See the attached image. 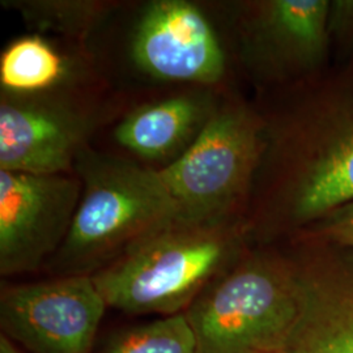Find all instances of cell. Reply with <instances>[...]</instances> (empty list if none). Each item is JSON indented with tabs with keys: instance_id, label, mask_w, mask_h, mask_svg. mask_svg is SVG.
I'll return each instance as SVG.
<instances>
[{
	"instance_id": "obj_6",
	"label": "cell",
	"mask_w": 353,
	"mask_h": 353,
	"mask_svg": "<svg viewBox=\"0 0 353 353\" xmlns=\"http://www.w3.org/2000/svg\"><path fill=\"white\" fill-rule=\"evenodd\" d=\"M330 0H259L241 7V55L256 80L279 88L331 65Z\"/></svg>"
},
{
	"instance_id": "obj_3",
	"label": "cell",
	"mask_w": 353,
	"mask_h": 353,
	"mask_svg": "<svg viewBox=\"0 0 353 353\" xmlns=\"http://www.w3.org/2000/svg\"><path fill=\"white\" fill-rule=\"evenodd\" d=\"M74 169L83 192L54 255L61 276L93 275L137 242L178 221L159 170L89 147L79 153Z\"/></svg>"
},
{
	"instance_id": "obj_4",
	"label": "cell",
	"mask_w": 353,
	"mask_h": 353,
	"mask_svg": "<svg viewBox=\"0 0 353 353\" xmlns=\"http://www.w3.org/2000/svg\"><path fill=\"white\" fill-rule=\"evenodd\" d=\"M262 112L248 102H217L198 138L159 170L178 221L217 224L246 220L265 148Z\"/></svg>"
},
{
	"instance_id": "obj_19",
	"label": "cell",
	"mask_w": 353,
	"mask_h": 353,
	"mask_svg": "<svg viewBox=\"0 0 353 353\" xmlns=\"http://www.w3.org/2000/svg\"><path fill=\"white\" fill-rule=\"evenodd\" d=\"M274 353H290V352H288V351H287V350H285V351H280V352H274Z\"/></svg>"
},
{
	"instance_id": "obj_18",
	"label": "cell",
	"mask_w": 353,
	"mask_h": 353,
	"mask_svg": "<svg viewBox=\"0 0 353 353\" xmlns=\"http://www.w3.org/2000/svg\"><path fill=\"white\" fill-rule=\"evenodd\" d=\"M0 353H21L16 344L1 334L0 336Z\"/></svg>"
},
{
	"instance_id": "obj_13",
	"label": "cell",
	"mask_w": 353,
	"mask_h": 353,
	"mask_svg": "<svg viewBox=\"0 0 353 353\" xmlns=\"http://www.w3.org/2000/svg\"><path fill=\"white\" fill-rule=\"evenodd\" d=\"M75 75L74 64L41 34L11 41L0 54V92L8 96H41L64 92Z\"/></svg>"
},
{
	"instance_id": "obj_15",
	"label": "cell",
	"mask_w": 353,
	"mask_h": 353,
	"mask_svg": "<svg viewBox=\"0 0 353 353\" xmlns=\"http://www.w3.org/2000/svg\"><path fill=\"white\" fill-rule=\"evenodd\" d=\"M101 353H199V350L186 313H179L117 334Z\"/></svg>"
},
{
	"instance_id": "obj_11",
	"label": "cell",
	"mask_w": 353,
	"mask_h": 353,
	"mask_svg": "<svg viewBox=\"0 0 353 353\" xmlns=\"http://www.w3.org/2000/svg\"><path fill=\"white\" fill-rule=\"evenodd\" d=\"M290 256L300 313L287 351L353 353V252L318 241L296 239Z\"/></svg>"
},
{
	"instance_id": "obj_12",
	"label": "cell",
	"mask_w": 353,
	"mask_h": 353,
	"mask_svg": "<svg viewBox=\"0 0 353 353\" xmlns=\"http://www.w3.org/2000/svg\"><path fill=\"white\" fill-rule=\"evenodd\" d=\"M217 102L210 93H189L143 105L119 122L114 138L141 159L173 163L198 138Z\"/></svg>"
},
{
	"instance_id": "obj_7",
	"label": "cell",
	"mask_w": 353,
	"mask_h": 353,
	"mask_svg": "<svg viewBox=\"0 0 353 353\" xmlns=\"http://www.w3.org/2000/svg\"><path fill=\"white\" fill-rule=\"evenodd\" d=\"M106 307L90 275L6 287L3 335L30 353H90Z\"/></svg>"
},
{
	"instance_id": "obj_2",
	"label": "cell",
	"mask_w": 353,
	"mask_h": 353,
	"mask_svg": "<svg viewBox=\"0 0 353 353\" xmlns=\"http://www.w3.org/2000/svg\"><path fill=\"white\" fill-rule=\"evenodd\" d=\"M246 220L173 223L90 275L109 307L127 314L185 313L241 256Z\"/></svg>"
},
{
	"instance_id": "obj_10",
	"label": "cell",
	"mask_w": 353,
	"mask_h": 353,
	"mask_svg": "<svg viewBox=\"0 0 353 353\" xmlns=\"http://www.w3.org/2000/svg\"><path fill=\"white\" fill-rule=\"evenodd\" d=\"M131 55L143 72L163 81L214 85L227 72L214 28L186 0L151 1L135 26Z\"/></svg>"
},
{
	"instance_id": "obj_9",
	"label": "cell",
	"mask_w": 353,
	"mask_h": 353,
	"mask_svg": "<svg viewBox=\"0 0 353 353\" xmlns=\"http://www.w3.org/2000/svg\"><path fill=\"white\" fill-rule=\"evenodd\" d=\"M99 118L67 90L0 96V170L67 174Z\"/></svg>"
},
{
	"instance_id": "obj_5",
	"label": "cell",
	"mask_w": 353,
	"mask_h": 353,
	"mask_svg": "<svg viewBox=\"0 0 353 353\" xmlns=\"http://www.w3.org/2000/svg\"><path fill=\"white\" fill-rule=\"evenodd\" d=\"M199 353H274L288 348L300 303L290 258H240L185 312Z\"/></svg>"
},
{
	"instance_id": "obj_14",
	"label": "cell",
	"mask_w": 353,
	"mask_h": 353,
	"mask_svg": "<svg viewBox=\"0 0 353 353\" xmlns=\"http://www.w3.org/2000/svg\"><path fill=\"white\" fill-rule=\"evenodd\" d=\"M4 7L20 13L30 29L39 33L84 38L112 12L110 1L100 0H4Z\"/></svg>"
},
{
	"instance_id": "obj_17",
	"label": "cell",
	"mask_w": 353,
	"mask_h": 353,
	"mask_svg": "<svg viewBox=\"0 0 353 353\" xmlns=\"http://www.w3.org/2000/svg\"><path fill=\"white\" fill-rule=\"evenodd\" d=\"M328 37L331 50H338V62L353 58V0H330Z\"/></svg>"
},
{
	"instance_id": "obj_8",
	"label": "cell",
	"mask_w": 353,
	"mask_h": 353,
	"mask_svg": "<svg viewBox=\"0 0 353 353\" xmlns=\"http://www.w3.org/2000/svg\"><path fill=\"white\" fill-rule=\"evenodd\" d=\"M83 192L79 176L0 170V274L33 272L61 249Z\"/></svg>"
},
{
	"instance_id": "obj_16",
	"label": "cell",
	"mask_w": 353,
	"mask_h": 353,
	"mask_svg": "<svg viewBox=\"0 0 353 353\" xmlns=\"http://www.w3.org/2000/svg\"><path fill=\"white\" fill-rule=\"evenodd\" d=\"M294 237L325 242L353 252V202L332 211Z\"/></svg>"
},
{
	"instance_id": "obj_1",
	"label": "cell",
	"mask_w": 353,
	"mask_h": 353,
	"mask_svg": "<svg viewBox=\"0 0 353 353\" xmlns=\"http://www.w3.org/2000/svg\"><path fill=\"white\" fill-rule=\"evenodd\" d=\"M279 89L246 223L296 236L353 202V58Z\"/></svg>"
}]
</instances>
